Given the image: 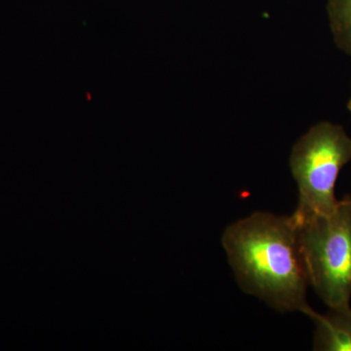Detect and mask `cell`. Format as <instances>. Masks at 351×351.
Instances as JSON below:
<instances>
[{"mask_svg": "<svg viewBox=\"0 0 351 351\" xmlns=\"http://www.w3.org/2000/svg\"><path fill=\"white\" fill-rule=\"evenodd\" d=\"M351 160V138L329 121L315 124L295 143L290 168L299 189L298 217L328 214L338 205L335 188L339 172Z\"/></svg>", "mask_w": 351, "mask_h": 351, "instance_id": "cell-3", "label": "cell"}, {"mask_svg": "<svg viewBox=\"0 0 351 351\" xmlns=\"http://www.w3.org/2000/svg\"><path fill=\"white\" fill-rule=\"evenodd\" d=\"M309 318L315 325L313 350L351 351V308H330L329 313L311 311Z\"/></svg>", "mask_w": 351, "mask_h": 351, "instance_id": "cell-4", "label": "cell"}, {"mask_svg": "<svg viewBox=\"0 0 351 351\" xmlns=\"http://www.w3.org/2000/svg\"><path fill=\"white\" fill-rule=\"evenodd\" d=\"M240 287L281 311H313L308 274L292 215L257 212L228 226L221 237Z\"/></svg>", "mask_w": 351, "mask_h": 351, "instance_id": "cell-1", "label": "cell"}, {"mask_svg": "<svg viewBox=\"0 0 351 351\" xmlns=\"http://www.w3.org/2000/svg\"><path fill=\"white\" fill-rule=\"evenodd\" d=\"M348 110H350V112L351 113V97H350V101H348Z\"/></svg>", "mask_w": 351, "mask_h": 351, "instance_id": "cell-6", "label": "cell"}, {"mask_svg": "<svg viewBox=\"0 0 351 351\" xmlns=\"http://www.w3.org/2000/svg\"><path fill=\"white\" fill-rule=\"evenodd\" d=\"M327 11L335 43L351 55V0H328Z\"/></svg>", "mask_w": 351, "mask_h": 351, "instance_id": "cell-5", "label": "cell"}, {"mask_svg": "<svg viewBox=\"0 0 351 351\" xmlns=\"http://www.w3.org/2000/svg\"><path fill=\"white\" fill-rule=\"evenodd\" d=\"M309 285L329 308H348L351 299V196L328 214L298 217Z\"/></svg>", "mask_w": 351, "mask_h": 351, "instance_id": "cell-2", "label": "cell"}]
</instances>
